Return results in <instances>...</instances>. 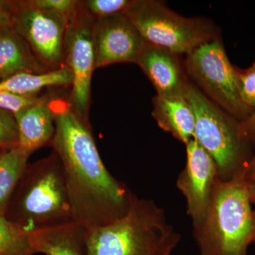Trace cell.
Wrapping results in <instances>:
<instances>
[{
  "label": "cell",
  "instance_id": "cell-1",
  "mask_svg": "<svg viewBox=\"0 0 255 255\" xmlns=\"http://www.w3.org/2000/svg\"><path fill=\"white\" fill-rule=\"evenodd\" d=\"M50 105L55 122L51 145L63 166L74 221L91 230L122 219L134 194L105 167L89 121L70 102L56 99Z\"/></svg>",
  "mask_w": 255,
  "mask_h": 255
},
{
  "label": "cell",
  "instance_id": "cell-2",
  "mask_svg": "<svg viewBox=\"0 0 255 255\" xmlns=\"http://www.w3.org/2000/svg\"><path fill=\"white\" fill-rule=\"evenodd\" d=\"M181 236L153 200L134 194L124 217L88 230V255H171Z\"/></svg>",
  "mask_w": 255,
  "mask_h": 255
},
{
  "label": "cell",
  "instance_id": "cell-3",
  "mask_svg": "<svg viewBox=\"0 0 255 255\" xmlns=\"http://www.w3.org/2000/svg\"><path fill=\"white\" fill-rule=\"evenodd\" d=\"M4 216L26 234L73 220L63 166L55 152L28 164Z\"/></svg>",
  "mask_w": 255,
  "mask_h": 255
},
{
  "label": "cell",
  "instance_id": "cell-4",
  "mask_svg": "<svg viewBox=\"0 0 255 255\" xmlns=\"http://www.w3.org/2000/svg\"><path fill=\"white\" fill-rule=\"evenodd\" d=\"M245 169L229 180L220 179L201 227L194 230L200 255H249L255 223Z\"/></svg>",
  "mask_w": 255,
  "mask_h": 255
},
{
  "label": "cell",
  "instance_id": "cell-5",
  "mask_svg": "<svg viewBox=\"0 0 255 255\" xmlns=\"http://www.w3.org/2000/svg\"><path fill=\"white\" fill-rule=\"evenodd\" d=\"M185 98L195 117L194 140L214 159L220 179L229 180L244 170L251 159L247 155L248 142L242 136L240 122L189 81Z\"/></svg>",
  "mask_w": 255,
  "mask_h": 255
},
{
  "label": "cell",
  "instance_id": "cell-6",
  "mask_svg": "<svg viewBox=\"0 0 255 255\" xmlns=\"http://www.w3.org/2000/svg\"><path fill=\"white\" fill-rule=\"evenodd\" d=\"M127 16L147 44L179 55H188L196 48L218 38L209 20L187 18L155 0H135Z\"/></svg>",
  "mask_w": 255,
  "mask_h": 255
},
{
  "label": "cell",
  "instance_id": "cell-7",
  "mask_svg": "<svg viewBox=\"0 0 255 255\" xmlns=\"http://www.w3.org/2000/svg\"><path fill=\"white\" fill-rule=\"evenodd\" d=\"M184 65L188 75L201 87L199 90L233 118L241 122L253 113L240 98L236 68L219 38L187 55Z\"/></svg>",
  "mask_w": 255,
  "mask_h": 255
},
{
  "label": "cell",
  "instance_id": "cell-8",
  "mask_svg": "<svg viewBox=\"0 0 255 255\" xmlns=\"http://www.w3.org/2000/svg\"><path fill=\"white\" fill-rule=\"evenodd\" d=\"M95 18L78 1L69 18L64 44V65L72 75L70 104L88 121L92 74L96 68L93 25Z\"/></svg>",
  "mask_w": 255,
  "mask_h": 255
},
{
  "label": "cell",
  "instance_id": "cell-9",
  "mask_svg": "<svg viewBox=\"0 0 255 255\" xmlns=\"http://www.w3.org/2000/svg\"><path fill=\"white\" fill-rule=\"evenodd\" d=\"M69 18L39 9L31 0L16 1L13 27L48 70L64 65V44Z\"/></svg>",
  "mask_w": 255,
  "mask_h": 255
},
{
  "label": "cell",
  "instance_id": "cell-10",
  "mask_svg": "<svg viewBox=\"0 0 255 255\" xmlns=\"http://www.w3.org/2000/svg\"><path fill=\"white\" fill-rule=\"evenodd\" d=\"M187 160L178 176L177 187L185 199L187 214L194 230L207 216L218 182L219 170L214 159L195 140L186 145Z\"/></svg>",
  "mask_w": 255,
  "mask_h": 255
},
{
  "label": "cell",
  "instance_id": "cell-11",
  "mask_svg": "<svg viewBox=\"0 0 255 255\" xmlns=\"http://www.w3.org/2000/svg\"><path fill=\"white\" fill-rule=\"evenodd\" d=\"M96 68L112 64L136 63L147 43L127 14L95 19Z\"/></svg>",
  "mask_w": 255,
  "mask_h": 255
},
{
  "label": "cell",
  "instance_id": "cell-12",
  "mask_svg": "<svg viewBox=\"0 0 255 255\" xmlns=\"http://www.w3.org/2000/svg\"><path fill=\"white\" fill-rule=\"evenodd\" d=\"M137 64L155 87L157 95L185 97L189 81L179 55L147 43Z\"/></svg>",
  "mask_w": 255,
  "mask_h": 255
},
{
  "label": "cell",
  "instance_id": "cell-13",
  "mask_svg": "<svg viewBox=\"0 0 255 255\" xmlns=\"http://www.w3.org/2000/svg\"><path fill=\"white\" fill-rule=\"evenodd\" d=\"M18 147L31 154L52 145L55 132V116L50 101L41 97L38 102L14 114Z\"/></svg>",
  "mask_w": 255,
  "mask_h": 255
},
{
  "label": "cell",
  "instance_id": "cell-14",
  "mask_svg": "<svg viewBox=\"0 0 255 255\" xmlns=\"http://www.w3.org/2000/svg\"><path fill=\"white\" fill-rule=\"evenodd\" d=\"M88 230L72 220L28 234L33 255H88L87 236Z\"/></svg>",
  "mask_w": 255,
  "mask_h": 255
},
{
  "label": "cell",
  "instance_id": "cell-15",
  "mask_svg": "<svg viewBox=\"0 0 255 255\" xmlns=\"http://www.w3.org/2000/svg\"><path fill=\"white\" fill-rule=\"evenodd\" d=\"M152 116L157 126L184 145L194 140L195 117L185 97L152 99Z\"/></svg>",
  "mask_w": 255,
  "mask_h": 255
},
{
  "label": "cell",
  "instance_id": "cell-16",
  "mask_svg": "<svg viewBox=\"0 0 255 255\" xmlns=\"http://www.w3.org/2000/svg\"><path fill=\"white\" fill-rule=\"evenodd\" d=\"M48 71L13 26L0 31V81L17 73Z\"/></svg>",
  "mask_w": 255,
  "mask_h": 255
},
{
  "label": "cell",
  "instance_id": "cell-17",
  "mask_svg": "<svg viewBox=\"0 0 255 255\" xmlns=\"http://www.w3.org/2000/svg\"><path fill=\"white\" fill-rule=\"evenodd\" d=\"M72 75L63 65L42 73H20L0 81V92L23 97L38 96V92L53 87L71 86Z\"/></svg>",
  "mask_w": 255,
  "mask_h": 255
},
{
  "label": "cell",
  "instance_id": "cell-18",
  "mask_svg": "<svg viewBox=\"0 0 255 255\" xmlns=\"http://www.w3.org/2000/svg\"><path fill=\"white\" fill-rule=\"evenodd\" d=\"M31 154L18 147L0 151V216H4L11 196L28 166Z\"/></svg>",
  "mask_w": 255,
  "mask_h": 255
},
{
  "label": "cell",
  "instance_id": "cell-19",
  "mask_svg": "<svg viewBox=\"0 0 255 255\" xmlns=\"http://www.w3.org/2000/svg\"><path fill=\"white\" fill-rule=\"evenodd\" d=\"M28 234L0 216V255H33Z\"/></svg>",
  "mask_w": 255,
  "mask_h": 255
},
{
  "label": "cell",
  "instance_id": "cell-20",
  "mask_svg": "<svg viewBox=\"0 0 255 255\" xmlns=\"http://www.w3.org/2000/svg\"><path fill=\"white\" fill-rule=\"evenodd\" d=\"M135 0H86L83 7L95 19L127 14Z\"/></svg>",
  "mask_w": 255,
  "mask_h": 255
},
{
  "label": "cell",
  "instance_id": "cell-21",
  "mask_svg": "<svg viewBox=\"0 0 255 255\" xmlns=\"http://www.w3.org/2000/svg\"><path fill=\"white\" fill-rule=\"evenodd\" d=\"M236 79L240 98L243 105L252 112L255 110V72L248 68L241 70L236 68Z\"/></svg>",
  "mask_w": 255,
  "mask_h": 255
},
{
  "label": "cell",
  "instance_id": "cell-22",
  "mask_svg": "<svg viewBox=\"0 0 255 255\" xmlns=\"http://www.w3.org/2000/svg\"><path fill=\"white\" fill-rule=\"evenodd\" d=\"M18 146V129L14 114L0 109V148Z\"/></svg>",
  "mask_w": 255,
  "mask_h": 255
},
{
  "label": "cell",
  "instance_id": "cell-23",
  "mask_svg": "<svg viewBox=\"0 0 255 255\" xmlns=\"http://www.w3.org/2000/svg\"><path fill=\"white\" fill-rule=\"evenodd\" d=\"M41 98V97L39 96L23 97L9 92H0V109L11 112L14 115L20 111L36 103Z\"/></svg>",
  "mask_w": 255,
  "mask_h": 255
},
{
  "label": "cell",
  "instance_id": "cell-24",
  "mask_svg": "<svg viewBox=\"0 0 255 255\" xmlns=\"http://www.w3.org/2000/svg\"><path fill=\"white\" fill-rule=\"evenodd\" d=\"M31 2L39 9L53 14L69 18L78 1L76 0H31Z\"/></svg>",
  "mask_w": 255,
  "mask_h": 255
},
{
  "label": "cell",
  "instance_id": "cell-25",
  "mask_svg": "<svg viewBox=\"0 0 255 255\" xmlns=\"http://www.w3.org/2000/svg\"><path fill=\"white\" fill-rule=\"evenodd\" d=\"M16 1L0 0V31L12 27Z\"/></svg>",
  "mask_w": 255,
  "mask_h": 255
},
{
  "label": "cell",
  "instance_id": "cell-26",
  "mask_svg": "<svg viewBox=\"0 0 255 255\" xmlns=\"http://www.w3.org/2000/svg\"><path fill=\"white\" fill-rule=\"evenodd\" d=\"M241 135L248 143L255 142V110L248 117L240 122Z\"/></svg>",
  "mask_w": 255,
  "mask_h": 255
},
{
  "label": "cell",
  "instance_id": "cell-27",
  "mask_svg": "<svg viewBox=\"0 0 255 255\" xmlns=\"http://www.w3.org/2000/svg\"><path fill=\"white\" fill-rule=\"evenodd\" d=\"M245 176L248 182H255V155L251 157L245 168Z\"/></svg>",
  "mask_w": 255,
  "mask_h": 255
},
{
  "label": "cell",
  "instance_id": "cell-28",
  "mask_svg": "<svg viewBox=\"0 0 255 255\" xmlns=\"http://www.w3.org/2000/svg\"><path fill=\"white\" fill-rule=\"evenodd\" d=\"M248 191L252 204L255 205V182H248Z\"/></svg>",
  "mask_w": 255,
  "mask_h": 255
},
{
  "label": "cell",
  "instance_id": "cell-29",
  "mask_svg": "<svg viewBox=\"0 0 255 255\" xmlns=\"http://www.w3.org/2000/svg\"><path fill=\"white\" fill-rule=\"evenodd\" d=\"M253 216H254V223H255V240L254 243L255 244V210L253 211Z\"/></svg>",
  "mask_w": 255,
  "mask_h": 255
},
{
  "label": "cell",
  "instance_id": "cell-30",
  "mask_svg": "<svg viewBox=\"0 0 255 255\" xmlns=\"http://www.w3.org/2000/svg\"><path fill=\"white\" fill-rule=\"evenodd\" d=\"M250 69H251L252 70H253V71L255 72V63L253 64V65L250 68Z\"/></svg>",
  "mask_w": 255,
  "mask_h": 255
},
{
  "label": "cell",
  "instance_id": "cell-31",
  "mask_svg": "<svg viewBox=\"0 0 255 255\" xmlns=\"http://www.w3.org/2000/svg\"><path fill=\"white\" fill-rule=\"evenodd\" d=\"M2 150V148H0V150Z\"/></svg>",
  "mask_w": 255,
  "mask_h": 255
},
{
  "label": "cell",
  "instance_id": "cell-32",
  "mask_svg": "<svg viewBox=\"0 0 255 255\" xmlns=\"http://www.w3.org/2000/svg\"><path fill=\"white\" fill-rule=\"evenodd\" d=\"M0 151H1V150H0Z\"/></svg>",
  "mask_w": 255,
  "mask_h": 255
}]
</instances>
